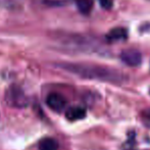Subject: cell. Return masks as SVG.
Masks as SVG:
<instances>
[{
	"mask_svg": "<svg viewBox=\"0 0 150 150\" xmlns=\"http://www.w3.org/2000/svg\"><path fill=\"white\" fill-rule=\"evenodd\" d=\"M46 104L56 112H60L67 105L65 98L59 93H50L46 98Z\"/></svg>",
	"mask_w": 150,
	"mask_h": 150,
	"instance_id": "obj_4",
	"label": "cell"
},
{
	"mask_svg": "<svg viewBox=\"0 0 150 150\" xmlns=\"http://www.w3.org/2000/svg\"><path fill=\"white\" fill-rule=\"evenodd\" d=\"M5 102L11 107L22 108L28 104V99L20 88L13 86L5 93Z\"/></svg>",
	"mask_w": 150,
	"mask_h": 150,
	"instance_id": "obj_2",
	"label": "cell"
},
{
	"mask_svg": "<svg viewBox=\"0 0 150 150\" xmlns=\"http://www.w3.org/2000/svg\"><path fill=\"white\" fill-rule=\"evenodd\" d=\"M86 109L82 106H71L65 111V117L71 122L83 120L86 117Z\"/></svg>",
	"mask_w": 150,
	"mask_h": 150,
	"instance_id": "obj_6",
	"label": "cell"
},
{
	"mask_svg": "<svg viewBox=\"0 0 150 150\" xmlns=\"http://www.w3.org/2000/svg\"><path fill=\"white\" fill-rule=\"evenodd\" d=\"M141 120H142V122L144 124L145 127L150 128V108L145 109L143 111L142 115H141Z\"/></svg>",
	"mask_w": 150,
	"mask_h": 150,
	"instance_id": "obj_9",
	"label": "cell"
},
{
	"mask_svg": "<svg viewBox=\"0 0 150 150\" xmlns=\"http://www.w3.org/2000/svg\"><path fill=\"white\" fill-rule=\"evenodd\" d=\"M76 5L81 13L89 14L93 8V0H75Z\"/></svg>",
	"mask_w": 150,
	"mask_h": 150,
	"instance_id": "obj_8",
	"label": "cell"
},
{
	"mask_svg": "<svg viewBox=\"0 0 150 150\" xmlns=\"http://www.w3.org/2000/svg\"><path fill=\"white\" fill-rule=\"evenodd\" d=\"M101 7L104 9H110L113 6V0H98Z\"/></svg>",
	"mask_w": 150,
	"mask_h": 150,
	"instance_id": "obj_10",
	"label": "cell"
},
{
	"mask_svg": "<svg viewBox=\"0 0 150 150\" xmlns=\"http://www.w3.org/2000/svg\"><path fill=\"white\" fill-rule=\"evenodd\" d=\"M128 38V31L127 29L117 27L109 31V33L105 36V39L109 43H117V42H124Z\"/></svg>",
	"mask_w": 150,
	"mask_h": 150,
	"instance_id": "obj_5",
	"label": "cell"
},
{
	"mask_svg": "<svg viewBox=\"0 0 150 150\" xmlns=\"http://www.w3.org/2000/svg\"><path fill=\"white\" fill-rule=\"evenodd\" d=\"M120 59L129 67H139L142 62V54L136 49H127L120 53Z\"/></svg>",
	"mask_w": 150,
	"mask_h": 150,
	"instance_id": "obj_3",
	"label": "cell"
},
{
	"mask_svg": "<svg viewBox=\"0 0 150 150\" xmlns=\"http://www.w3.org/2000/svg\"><path fill=\"white\" fill-rule=\"evenodd\" d=\"M57 67L84 79L98 80V81L109 82L112 84L124 83L126 80V76L122 75L120 71L110 67H102V65L64 62L57 64Z\"/></svg>",
	"mask_w": 150,
	"mask_h": 150,
	"instance_id": "obj_1",
	"label": "cell"
},
{
	"mask_svg": "<svg viewBox=\"0 0 150 150\" xmlns=\"http://www.w3.org/2000/svg\"><path fill=\"white\" fill-rule=\"evenodd\" d=\"M39 150H58V142L50 137L44 138L39 142Z\"/></svg>",
	"mask_w": 150,
	"mask_h": 150,
	"instance_id": "obj_7",
	"label": "cell"
}]
</instances>
